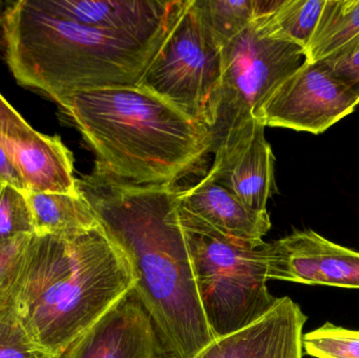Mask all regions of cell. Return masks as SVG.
I'll return each instance as SVG.
<instances>
[{
    "instance_id": "26",
    "label": "cell",
    "mask_w": 359,
    "mask_h": 358,
    "mask_svg": "<svg viewBox=\"0 0 359 358\" xmlns=\"http://www.w3.org/2000/svg\"><path fill=\"white\" fill-rule=\"evenodd\" d=\"M0 182L1 184H8L19 191H25V186L20 174H18L1 146H0Z\"/></svg>"
},
{
    "instance_id": "13",
    "label": "cell",
    "mask_w": 359,
    "mask_h": 358,
    "mask_svg": "<svg viewBox=\"0 0 359 358\" xmlns=\"http://www.w3.org/2000/svg\"><path fill=\"white\" fill-rule=\"evenodd\" d=\"M306 322L301 307L285 296L259 321L212 340L194 358H302Z\"/></svg>"
},
{
    "instance_id": "11",
    "label": "cell",
    "mask_w": 359,
    "mask_h": 358,
    "mask_svg": "<svg viewBox=\"0 0 359 358\" xmlns=\"http://www.w3.org/2000/svg\"><path fill=\"white\" fill-rule=\"evenodd\" d=\"M56 358H172L134 288Z\"/></svg>"
},
{
    "instance_id": "8",
    "label": "cell",
    "mask_w": 359,
    "mask_h": 358,
    "mask_svg": "<svg viewBox=\"0 0 359 358\" xmlns=\"http://www.w3.org/2000/svg\"><path fill=\"white\" fill-rule=\"evenodd\" d=\"M358 105V97L322 63L305 61L272 92L257 120L265 126L320 135Z\"/></svg>"
},
{
    "instance_id": "16",
    "label": "cell",
    "mask_w": 359,
    "mask_h": 358,
    "mask_svg": "<svg viewBox=\"0 0 359 358\" xmlns=\"http://www.w3.org/2000/svg\"><path fill=\"white\" fill-rule=\"evenodd\" d=\"M25 193L33 218L34 235H77L101 227L81 195Z\"/></svg>"
},
{
    "instance_id": "5",
    "label": "cell",
    "mask_w": 359,
    "mask_h": 358,
    "mask_svg": "<svg viewBox=\"0 0 359 358\" xmlns=\"http://www.w3.org/2000/svg\"><path fill=\"white\" fill-rule=\"evenodd\" d=\"M180 220L213 340L241 331L267 315L278 298L268 291L265 245L255 248L230 239L181 206Z\"/></svg>"
},
{
    "instance_id": "6",
    "label": "cell",
    "mask_w": 359,
    "mask_h": 358,
    "mask_svg": "<svg viewBox=\"0 0 359 358\" xmlns=\"http://www.w3.org/2000/svg\"><path fill=\"white\" fill-rule=\"evenodd\" d=\"M221 77L222 48L205 32L194 0H184L174 25L137 85L211 130Z\"/></svg>"
},
{
    "instance_id": "23",
    "label": "cell",
    "mask_w": 359,
    "mask_h": 358,
    "mask_svg": "<svg viewBox=\"0 0 359 358\" xmlns=\"http://www.w3.org/2000/svg\"><path fill=\"white\" fill-rule=\"evenodd\" d=\"M320 62L359 98V35Z\"/></svg>"
},
{
    "instance_id": "4",
    "label": "cell",
    "mask_w": 359,
    "mask_h": 358,
    "mask_svg": "<svg viewBox=\"0 0 359 358\" xmlns=\"http://www.w3.org/2000/svg\"><path fill=\"white\" fill-rule=\"evenodd\" d=\"M1 25L15 79L57 103L84 90L137 85L166 37L141 41L80 25L44 12L34 0L8 4Z\"/></svg>"
},
{
    "instance_id": "2",
    "label": "cell",
    "mask_w": 359,
    "mask_h": 358,
    "mask_svg": "<svg viewBox=\"0 0 359 358\" xmlns=\"http://www.w3.org/2000/svg\"><path fill=\"white\" fill-rule=\"evenodd\" d=\"M134 286L128 259L99 227L77 235H32L0 290L34 346L56 358Z\"/></svg>"
},
{
    "instance_id": "12",
    "label": "cell",
    "mask_w": 359,
    "mask_h": 358,
    "mask_svg": "<svg viewBox=\"0 0 359 358\" xmlns=\"http://www.w3.org/2000/svg\"><path fill=\"white\" fill-rule=\"evenodd\" d=\"M184 0H34L44 12L74 22L130 36L141 41H154L168 35Z\"/></svg>"
},
{
    "instance_id": "27",
    "label": "cell",
    "mask_w": 359,
    "mask_h": 358,
    "mask_svg": "<svg viewBox=\"0 0 359 358\" xmlns=\"http://www.w3.org/2000/svg\"><path fill=\"white\" fill-rule=\"evenodd\" d=\"M0 6H1V4H0ZM4 11H1V8H0V25H1L2 23V14H4Z\"/></svg>"
},
{
    "instance_id": "7",
    "label": "cell",
    "mask_w": 359,
    "mask_h": 358,
    "mask_svg": "<svg viewBox=\"0 0 359 358\" xmlns=\"http://www.w3.org/2000/svg\"><path fill=\"white\" fill-rule=\"evenodd\" d=\"M266 16L222 50L213 140L244 120L257 119L272 92L305 62L304 48L272 35Z\"/></svg>"
},
{
    "instance_id": "22",
    "label": "cell",
    "mask_w": 359,
    "mask_h": 358,
    "mask_svg": "<svg viewBox=\"0 0 359 358\" xmlns=\"http://www.w3.org/2000/svg\"><path fill=\"white\" fill-rule=\"evenodd\" d=\"M0 358H50L40 352L16 319L8 296L0 290Z\"/></svg>"
},
{
    "instance_id": "14",
    "label": "cell",
    "mask_w": 359,
    "mask_h": 358,
    "mask_svg": "<svg viewBox=\"0 0 359 358\" xmlns=\"http://www.w3.org/2000/svg\"><path fill=\"white\" fill-rule=\"evenodd\" d=\"M4 149L32 193L79 195L74 176V158L60 137L46 136L35 130L20 137L0 135Z\"/></svg>"
},
{
    "instance_id": "18",
    "label": "cell",
    "mask_w": 359,
    "mask_h": 358,
    "mask_svg": "<svg viewBox=\"0 0 359 358\" xmlns=\"http://www.w3.org/2000/svg\"><path fill=\"white\" fill-rule=\"evenodd\" d=\"M359 35V0H326L305 48L307 62L324 60Z\"/></svg>"
},
{
    "instance_id": "24",
    "label": "cell",
    "mask_w": 359,
    "mask_h": 358,
    "mask_svg": "<svg viewBox=\"0 0 359 358\" xmlns=\"http://www.w3.org/2000/svg\"><path fill=\"white\" fill-rule=\"evenodd\" d=\"M32 235H21L0 240V287L16 268Z\"/></svg>"
},
{
    "instance_id": "10",
    "label": "cell",
    "mask_w": 359,
    "mask_h": 358,
    "mask_svg": "<svg viewBox=\"0 0 359 358\" xmlns=\"http://www.w3.org/2000/svg\"><path fill=\"white\" fill-rule=\"evenodd\" d=\"M267 279L359 289V252L311 229L265 244Z\"/></svg>"
},
{
    "instance_id": "1",
    "label": "cell",
    "mask_w": 359,
    "mask_h": 358,
    "mask_svg": "<svg viewBox=\"0 0 359 358\" xmlns=\"http://www.w3.org/2000/svg\"><path fill=\"white\" fill-rule=\"evenodd\" d=\"M101 228L128 259L134 290L172 358H194L213 336L196 291L180 220L179 191L140 185L100 164L77 179Z\"/></svg>"
},
{
    "instance_id": "21",
    "label": "cell",
    "mask_w": 359,
    "mask_h": 358,
    "mask_svg": "<svg viewBox=\"0 0 359 358\" xmlns=\"http://www.w3.org/2000/svg\"><path fill=\"white\" fill-rule=\"evenodd\" d=\"M34 235L33 218L23 191L0 185V240Z\"/></svg>"
},
{
    "instance_id": "17",
    "label": "cell",
    "mask_w": 359,
    "mask_h": 358,
    "mask_svg": "<svg viewBox=\"0 0 359 358\" xmlns=\"http://www.w3.org/2000/svg\"><path fill=\"white\" fill-rule=\"evenodd\" d=\"M280 0H194L207 35L223 50L257 18L271 14Z\"/></svg>"
},
{
    "instance_id": "3",
    "label": "cell",
    "mask_w": 359,
    "mask_h": 358,
    "mask_svg": "<svg viewBox=\"0 0 359 358\" xmlns=\"http://www.w3.org/2000/svg\"><path fill=\"white\" fill-rule=\"evenodd\" d=\"M114 176L140 185H170L198 172L213 149L205 124L139 85L84 90L59 101Z\"/></svg>"
},
{
    "instance_id": "28",
    "label": "cell",
    "mask_w": 359,
    "mask_h": 358,
    "mask_svg": "<svg viewBox=\"0 0 359 358\" xmlns=\"http://www.w3.org/2000/svg\"><path fill=\"white\" fill-rule=\"evenodd\" d=\"M0 185H1V182H0Z\"/></svg>"
},
{
    "instance_id": "20",
    "label": "cell",
    "mask_w": 359,
    "mask_h": 358,
    "mask_svg": "<svg viewBox=\"0 0 359 358\" xmlns=\"http://www.w3.org/2000/svg\"><path fill=\"white\" fill-rule=\"evenodd\" d=\"M305 353L316 358H359V330L326 323L303 334Z\"/></svg>"
},
{
    "instance_id": "15",
    "label": "cell",
    "mask_w": 359,
    "mask_h": 358,
    "mask_svg": "<svg viewBox=\"0 0 359 358\" xmlns=\"http://www.w3.org/2000/svg\"><path fill=\"white\" fill-rule=\"evenodd\" d=\"M180 206L222 235L248 244L265 245L263 237L271 228L267 210L252 209L208 174L194 186L179 191Z\"/></svg>"
},
{
    "instance_id": "19",
    "label": "cell",
    "mask_w": 359,
    "mask_h": 358,
    "mask_svg": "<svg viewBox=\"0 0 359 358\" xmlns=\"http://www.w3.org/2000/svg\"><path fill=\"white\" fill-rule=\"evenodd\" d=\"M326 0H280V6L266 16L272 35L292 42L305 50L313 36Z\"/></svg>"
},
{
    "instance_id": "9",
    "label": "cell",
    "mask_w": 359,
    "mask_h": 358,
    "mask_svg": "<svg viewBox=\"0 0 359 358\" xmlns=\"http://www.w3.org/2000/svg\"><path fill=\"white\" fill-rule=\"evenodd\" d=\"M266 126L255 118L219 134L213 142L215 161L208 176L255 210H267L276 189L274 156Z\"/></svg>"
},
{
    "instance_id": "25",
    "label": "cell",
    "mask_w": 359,
    "mask_h": 358,
    "mask_svg": "<svg viewBox=\"0 0 359 358\" xmlns=\"http://www.w3.org/2000/svg\"><path fill=\"white\" fill-rule=\"evenodd\" d=\"M34 128L25 118L0 94V135L4 137H20L33 132Z\"/></svg>"
}]
</instances>
